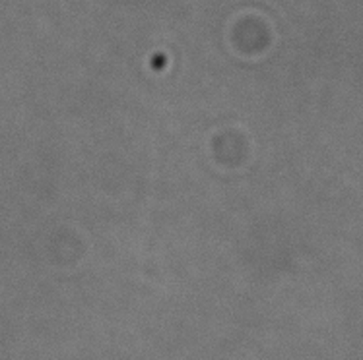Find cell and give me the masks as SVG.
I'll list each match as a JSON object with an SVG mask.
<instances>
[{"label": "cell", "instance_id": "7a4b0ae2", "mask_svg": "<svg viewBox=\"0 0 363 360\" xmlns=\"http://www.w3.org/2000/svg\"><path fill=\"white\" fill-rule=\"evenodd\" d=\"M319 30H320V28H319ZM317 33H319V31H317ZM315 37H317V35H315ZM313 43H315V41H313ZM311 47H313V45H311ZM309 52H311V51H309ZM307 59H309V57H307ZM305 64H307V60H305ZM303 70H305V68H303ZM301 76H303V72H301ZM299 81H301V80H299ZM297 88H299V86H297ZM296 95H297V91H296ZM294 101H296V99H294ZM291 109H294V105H291ZM289 115H291V112H289ZM288 122H289V118H288ZM286 128H288V124H286ZM284 134H286V132H284Z\"/></svg>", "mask_w": 363, "mask_h": 360}, {"label": "cell", "instance_id": "6da1fadb", "mask_svg": "<svg viewBox=\"0 0 363 360\" xmlns=\"http://www.w3.org/2000/svg\"><path fill=\"white\" fill-rule=\"evenodd\" d=\"M346 2H348V0H346ZM344 8H346V6H344ZM342 12H344V10H342ZM340 18H342V14H340ZM338 22H340V20H338ZM336 28H338V23H336ZM334 33H336V30H334ZM330 43H333V39H330ZM328 49H330V45H328ZM326 54H328V51H326ZM326 54H325V59H326ZM323 64H325V60H323ZM320 70H323V66H320ZM319 76H320V72H319ZM317 83H319V78H317ZM315 89H317V86H315ZM313 97H315V91H313ZM313 97H311V103L307 105V115H311V112H313V109H311Z\"/></svg>", "mask_w": 363, "mask_h": 360}]
</instances>
